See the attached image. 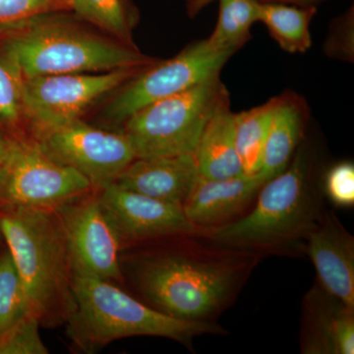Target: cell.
Masks as SVG:
<instances>
[{
	"mask_svg": "<svg viewBox=\"0 0 354 354\" xmlns=\"http://www.w3.org/2000/svg\"><path fill=\"white\" fill-rule=\"evenodd\" d=\"M171 245L134 260L133 279L149 306L193 322H216L234 304L262 257L202 234L174 235Z\"/></svg>",
	"mask_w": 354,
	"mask_h": 354,
	"instance_id": "cell-1",
	"label": "cell"
},
{
	"mask_svg": "<svg viewBox=\"0 0 354 354\" xmlns=\"http://www.w3.org/2000/svg\"><path fill=\"white\" fill-rule=\"evenodd\" d=\"M311 152L299 144L285 171L262 186L255 206L239 220L201 234L223 245L264 256L299 257L322 218V192Z\"/></svg>",
	"mask_w": 354,
	"mask_h": 354,
	"instance_id": "cell-2",
	"label": "cell"
},
{
	"mask_svg": "<svg viewBox=\"0 0 354 354\" xmlns=\"http://www.w3.org/2000/svg\"><path fill=\"white\" fill-rule=\"evenodd\" d=\"M69 12L39 16L0 39V58L19 80L143 68L158 62Z\"/></svg>",
	"mask_w": 354,
	"mask_h": 354,
	"instance_id": "cell-3",
	"label": "cell"
},
{
	"mask_svg": "<svg viewBox=\"0 0 354 354\" xmlns=\"http://www.w3.org/2000/svg\"><path fill=\"white\" fill-rule=\"evenodd\" d=\"M74 309L67 335L74 346L93 353L125 337H165L188 348L204 335H225L216 322L179 320L142 304L113 281L72 272Z\"/></svg>",
	"mask_w": 354,
	"mask_h": 354,
	"instance_id": "cell-4",
	"label": "cell"
},
{
	"mask_svg": "<svg viewBox=\"0 0 354 354\" xmlns=\"http://www.w3.org/2000/svg\"><path fill=\"white\" fill-rule=\"evenodd\" d=\"M0 234L19 272L32 315L44 327L66 323L74 309L72 270L55 212L0 209Z\"/></svg>",
	"mask_w": 354,
	"mask_h": 354,
	"instance_id": "cell-5",
	"label": "cell"
},
{
	"mask_svg": "<svg viewBox=\"0 0 354 354\" xmlns=\"http://www.w3.org/2000/svg\"><path fill=\"white\" fill-rule=\"evenodd\" d=\"M227 92L220 75L139 109L122 124L136 158L194 153L207 122Z\"/></svg>",
	"mask_w": 354,
	"mask_h": 354,
	"instance_id": "cell-6",
	"label": "cell"
},
{
	"mask_svg": "<svg viewBox=\"0 0 354 354\" xmlns=\"http://www.w3.org/2000/svg\"><path fill=\"white\" fill-rule=\"evenodd\" d=\"M93 191L85 177L53 160L27 133L11 137L0 162V209L55 211Z\"/></svg>",
	"mask_w": 354,
	"mask_h": 354,
	"instance_id": "cell-7",
	"label": "cell"
},
{
	"mask_svg": "<svg viewBox=\"0 0 354 354\" xmlns=\"http://www.w3.org/2000/svg\"><path fill=\"white\" fill-rule=\"evenodd\" d=\"M235 51L234 48L218 50L203 39L190 44L171 59L145 67L114 92L102 111L104 120L122 127L132 114L148 104L220 75Z\"/></svg>",
	"mask_w": 354,
	"mask_h": 354,
	"instance_id": "cell-8",
	"label": "cell"
},
{
	"mask_svg": "<svg viewBox=\"0 0 354 354\" xmlns=\"http://www.w3.org/2000/svg\"><path fill=\"white\" fill-rule=\"evenodd\" d=\"M144 68L39 76L20 80L26 133L37 136L82 120L88 109Z\"/></svg>",
	"mask_w": 354,
	"mask_h": 354,
	"instance_id": "cell-9",
	"label": "cell"
},
{
	"mask_svg": "<svg viewBox=\"0 0 354 354\" xmlns=\"http://www.w3.org/2000/svg\"><path fill=\"white\" fill-rule=\"evenodd\" d=\"M32 137L53 160L85 177L94 191L115 183L136 158L124 133L92 127L83 120Z\"/></svg>",
	"mask_w": 354,
	"mask_h": 354,
	"instance_id": "cell-10",
	"label": "cell"
},
{
	"mask_svg": "<svg viewBox=\"0 0 354 354\" xmlns=\"http://www.w3.org/2000/svg\"><path fill=\"white\" fill-rule=\"evenodd\" d=\"M72 272L111 281H122L120 251L122 244L95 191L55 209Z\"/></svg>",
	"mask_w": 354,
	"mask_h": 354,
	"instance_id": "cell-11",
	"label": "cell"
},
{
	"mask_svg": "<svg viewBox=\"0 0 354 354\" xmlns=\"http://www.w3.org/2000/svg\"><path fill=\"white\" fill-rule=\"evenodd\" d=\"M95 193L122 245L201 234L191 225L179 205L140 194L116 183Z\"/></svg>",
	"mask_w": 354,
	"mask_h": 354,
	"instance_id": "cell-12",
	"label": "cell"
},
{
	"mask_svg": "<svg viewBox=\"0 0 354 354\" xmlns=\"http://www.w3.org/2000/svg\"><path fill=\"white\" fill-rule=\"evenodd\" d=\"M269 177L262 171L223 179L198 176L183 212L200 232L213 230L239 220L248 212Z\"/></svg>",
	"mask_w": 354,
	"mask_h": 354,
	"instance_id": "cell-13",
	"label": "cell"
},
{
	"mask_svg": "<svg viewBox=\"0 0 354 354\" xmlns=\"http://www.w3.org/2000/svg\"><path fill=\"white\" fill-rule=\"evenodd\" d=\"M300 353H354V308L318 281L302 300Z\"/></svg>",
	"mask_w": 354,
	"mask_h": 354,
	"instance_id": "cell-14",
	"label": "cell"
},
{
	"mask_svg": "<svg viewBox=\"0 0 354 354\" xmlns=\"http://www.w3.org/2000/svg\"><path fill=\"white\" fill-rule=\"evenodd\" d=\"M306 254L329 292L354 308V237L334 212L326 209L306 243Z\"/></svg>",
	"mask_w": 354,
	"mask_h": 354,
	"instance_id": "cell-15",
	"label": "cell"
},
{
	"mask_svg": "<svg viewBox=\"0 0 354 354\" xmlns=\"http://www.w3.org/2000/svg\"><path fill=\"white\" fill-rule=\"evenodd\" d=\"M198 176L194 153H183L135 158L115 183L128 190L183 207Z\"/></svg>",
	"mask_w": 354,
	"mask_h": 354,
	"instance_id": "cell-16",
	"label": "cell"
},
{
	"mask_svg": "<svg viewBox=\"0 0 354 354\" xmlns=\"http://www.w3.org/2000/svg\"><path fill=\"white\" fill-rule=\"evenodd\" d=\"M234 121L227 91L203 130L194 152L200 176L223 179L244 174L235 144Z\"/></svg>",
	"mask_w": 354,
	"mask_h": 354,
	"instance_id": "cell-17",
	"label": "cell"
},
{
	"mask_svg": "<svg viewBox=\"0 0 354 354\" xmlns=\"http://www.w3.org/2000/svg\"><path fill=\"white\" fill-rule=\"evenodd\" d=\"M308 109L304 99L292 93L278 97L263 151L260 171L270 179L285 171L304 138Z\"/></svg>",
	"mask_w": 354,
	"mask_h": 354,
	"instance_id": "cell-18",
	"label": "cell"
},
{
	"mask_svg": "<svg viewBox=\"0 0 354 354\" xmlns=\"http://www.w3.org/2000/svg\"><path fill=\"white\" fill-rule=\"evenodd\" d=\"M258 21L264 23L281 50L304 53L312 44L310 23L315 6H288L276 1H259Z\"/></svg>",
	"mask_w": 354,
	"mask_h": 354,
	"instance_id": "cell-19",
	"label": "cell"
},
{
	"mask_svg": "<svg viewBox=\"0 0 354 354\" xmlns=\"http://www.w3.org/2000/svg\"><path fill=\"white\" fill-rule=\"evenodd\" d=\"M71 12L97 28L104 34L136 46L133 41V29L138 13L131 0H70Z\"/></svg>",
	"mask_w": 354,
	"mask_h": 354,
	"instance_id": "cell-20",
	"label": "cell"
},
{
	"mask_svg": "<svg viewBox=\"0 0 354 354\" xmlns=\"http://www.w3.org/2000/svg\"><path fill=\"white\" fill-rule=\"evenodd\" d=\"M278 97L259 106L235 113V144L244 174L260 171L263 151Z\"/></svg>",
	"mask_w": 354,
	"mask_h": 354,
	"instance_id": "cell-21",
	"label": "cell"
},
{
	"mask_svg": "<svg viewBox=\"0 0 354 354\" xmlns=\"http://www.w3.org/2000/svg\"><path fill=\"white\" fill-rule=\"evenodd\" d=\"M258 6L259 0H220L218 20L207 41L218 50H241L258 21Z\"/></svg>",
	"mask_w": 354,
	"mask_h": 354,
	"instance_id": "cell-22",
	"label": "cell"
},
{
	"mask_svg": "<svg viewBox=\"0 0 354 354\" xmlns=\"http://www.w3.org/2000/svg\"><path fill=\"white\" fill-rule=\"evenodd\" d=\"M29 316L34 315L26 297L24 286L7 249L0 252V335Z\"/></svg>",
	"mask_w": 354,
	"mask_h": 354,
	"instance_id": "cell-23",
	"label": "cell"
},
{
	"mask_svg": "<svg viewBox=\"0 0 354 354\" xmlns=\"http://www.w3.org/2000/svg\"><path fill=\"white\" fill-rule=\"evenodd\" d=\"M71 11L70 0H0V39L46 14Z\"/></svg>",
	"mask_w": 354,
	"mask_h": 354,
	"instance_id": "cell-24",
	"label": "cell"
},
{
	"mask_svg": "<svg viewBox=\"0 0 354 354\" xmlns=\"http://www.w3.org/2000/svg\"><path fill=\"white\" fill-rule=\"evenodd\" d=\"M0 133L25 134L26 122L19 79L0 58Z\"/></svg>",
	"mask_w": 354,
	"mask_h": 354,
	"instance_id": "cell-25",
	"label": "cell"
},
{
	"mask_svg": "<svg viewBox=\"0 0 354 354\" xmlns=\"http://www.w3.org/2000/svg\"><path fill=\"white\" fill-rule=\"evenodd\" d=\"M39 327L38 319L29 316L0 335V354H48Z\"/></svg>",
	"mask_w": 354,
	"mask_h": 354,
	"instance_id": "cell-26",
	"label": "cell"
},
{
	"mask_svg": "<svg viewBox=\"0 0 354 354\" xmlns=\"http://www.w3.org/2000/svg\"><path fill=\"white\" fill-rule=\"evenodd\" d=\"M325 192L339 207L349 208L354 204V165L344 162L334 165L326 174Z\"/></svg>",
	"mask_w": 354,
	"mask_h": 354,
	"instance_id": "cell-27",
	"label": "cell"
},
{
	"mask_svg": "<svg viewBox=\"0 0 354 354\" xmlns=\"http://www.w3.org/2000/svg\"><path fill=\"white\" fill-rule=\"evenodd\" d=\"M326 53L335 57L351 60L353 57V17L346 16L335 28L332 37L326 43Z\"/></svg>",
	"mask_w": 354,
	"mask_h": 354,
	"instance_id": "cell-28",
	"label": "cell"
},
{
	"mask_svg": "<svg viewBox=\"0 0 354 354\" xmlns=\"http://www.w3.org/2000/svg\"><path fill=\"white\" fill-rule=\"evenodd\" d=\"M213 0H188V11L191 15L199 12L203 7L207 6ZM271 1L281 2V3H291L297 6H315L318 2L323 0H271Z\"/></svg>",
	"mask_w": 354,
	"mask_h": 354,
	"instance_id": "cell-29",
	"label": "cell"
},
{
	"mask_svg": "<svg viewBox=\"0 0 354 354\" xmlns=\"http://www.w3.org/2000/svg\"><path fill=\"white\" fill-rule=\"evenodd\" d=\"M11 137L12 136H10V135L0 133V162H1L2 158L6 156L7 150H8V147L10 145Z\"/></svg>",
	"mask_w": 354,
	"mask_h": 354,
	"instance_id": "cell-30",
	"label": "cell"
}]
</instances>
